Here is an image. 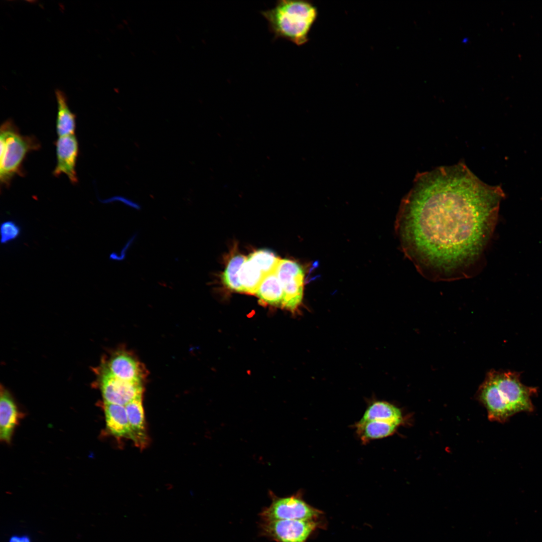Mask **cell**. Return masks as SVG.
<instances>
[{
	"label": "cell",
	"mask_w": 542,
	"mask_h": 542,
	"mask_svg": "<svg viewBox=\"0 0 542 542\" xmlns=\"http://www.w3.org/2000/svg\"><path fill=\"white\" fill-rule=\"evenodd\" d=\"M505 194L463 162L418 173L395 224L402 252L425 278L449 281L478 273Z\"/></svg>",
	"instance_id": "cell-1"
},
{
	"label": "cell",
	"mask_w": 542,
	"mask_h": 542,
	"mask_svg": "<svg viewBox=\"0 0 542 542\" xmlns=\"http://www.w3.org/2000/svg\"><path fill=\"white\" fill-rule=\"evenodd\" d=\"M261 14L275 38L284 39L297 46L309 41V33L318 17L317 8L306 1H278L273 8Z\"/></svg>",
	"instance_id": "cell-2"
},
{
	"label": "cell",
	"mask_w": 542,
	"mask_h": 542,
	"mask_svg": "<svg viewBox=\"0 0 542 542\" xmlns=\"http://www.w3.org/2000/svg\"><path fill=\"white\" fill-rule=\"evenodd\" d=\"M41 145L33 136H24L11 119L0 128V181L8 187L16 175L23 176L22 165L27 155L40 149Z\"/></svg>",
	"instance_id": "cell-3"
},
{
	"label": "cell",
	"mask_w": 542,
	"mask_h": 542,
	"mask_svg": "<svg viewBox=\"0 0 542 542\" xmlns=\"http://www.w3.org/2000/svg\"><path fill=\"white\" fill-rule=\"evenodd\" d=\"M503 399L515 414L534 411L531 397L537 393V388L526 386L520 381L519 373L511 371H492Z\"/></svg>",
	"instance_id": "cell-4"
},
{
	"label": "cell",
	"mask_w": 542,
	"mask_h": 542,
	"mask_svg": "<svg viewBox=\"0 0 542 542\" xmlns=\"http://www.w3.org/2000/svg\"><path fill=\"white\" fill-rule=\"evenodd\" d=\"M270 505L264 507L259 515L261 521L276 520H313L320 511L307 504L300 494L278 497L270 493Z\"/></svg>",
	"instance_id": "cell-5"
},
{
	"label": "cell",
	"mask_w": 542,
	"mask_h": 542,
	"mask_svg": "<svg viewBox=\"0 0 542 542\" xmlns=\"http://www.w3.org/2000/svg\"><path fill=\"white\" fill-rule=\"evenodd\" d=\"M275 273L284 292L281 307L293 312L297 311L303 298L305 282L303 267L295 261L280 259Z\"/></svg>",
	"instance_id": "cell-6"
},
{
	"label": "cell",
	"mask_w": 542,
	"mask_h": 542,
	"mask_svg": "<svg viewBox=\"0 0 542 542\" xmlns=\"http://www.w3.org/2000/svg\"><path fill=\"white\" fill-rule=\"evenodd\" d=\"M314 520L261 521L260 534L276 542H306L317 527Z\"/></svg>",
	"instance_id": "cell-7"
},
{
	"label": "cell",
	"mask_w": 542,
	"mask_h": 542,
	"mask_svg": "<svg viewBox=\"0 0 542 542\" xmlns=\"http://www.w3.org/2000/svg\"><path fill=\"white\" fill-rule=\"evenodd\" d=\"M99 373L104 402L125 406L134 399L142 398L144 389L142 382L120 379L101 368Z\"/></svg>",
	"instance_id": "cell-8"
},
{
	"label": "cell",
	"mask_w": 542,
	"mask_h": 542,
	"mask_svg": "<svg viewBox=\"0 0 542 542\" xmlns=\"http://www.w3.org/2000/svg\"><path fill=\"white\" fill-rule=\"evenodd\" d=\"M122 380L142 382L147 375L144 365L132 353L124 349L112 353L101 367Z\"/></svg>",
	"instance_id": "cell-9"
},
{
	"label": "cell",
	"mask_w": 542,
	"mask_h": 542,
	"mask_svg": "<svg viewBox=\"0 0 542 542\" xmlns=\"http://www.w3.org/2000/svg\"><path fill=\"white\" fill-rule=\"evenodd\" d=\"M55 146L56 165L53 175L58 177L65 174L72 184H76L78 182L76 168L79 152L77 138L75 134L59 137Z\"/></svg>",
	"instance_id": "cell-10"
},
{
	"label": "cell",
	"mask_w": 542,
	"mask_h": 542,
	"mask_svg": "<svg viewBox=\"0 0 542 542\" xmlns=\"http://www.w3.org/2000/svg\"><path fill=\"white\" fill-rule=\"evenodd\" d=\"M480 398L490 421L504 423L514 415L501 396L492 371L481 386Z\"/></svg>",
	"instance_id": "cell-11"
},
{
	"label": "cell",
	"mask_w": 542,
	"mask_h": 542,
	"mask_svg": "<svg viewBox=\"0 0 542 542\" xmlns=\"http://www.w3.org/2000/svg\"><path fill=\"white\" fill-rule=\"evenodd\" d=\"M125 407L130 430V440L137 447L143 449L148 444V436L142 398L129 402Z\"/></svg>",
	"instance_id": "cell-12"
},
{
	"label": "cell",
	"mask_w": 542,
	"mask_h": 542,
	"mask_svg": "<svg viewBox=\"0 0 542 542\" xmlns=\"http://www.w3.org/2000/svg\"><path fill=\"white\" fill-rule=\"evenodd\" d=\"M19 418V413L15 401L9 392L1 386L0 438L2 441L10 442Z\"/></svg>",
	"instance_id": "cell-13"
},
{
	"label": "cell",
	"mask_w": 542,
	"mask_h": 542,
	"mask_svg": "<svg viewBox=\"0 0 542 542\" xmlns=\"http://www.w3.org/2000/svg\"><path fill=\"white\" fill-rule=\"evenodd\" d=\"M104 411L108 432L116 437L130 439V430L125 406L104 402Z\"/></svg>",
	"instance_id": "cell-14"
},
{
	"label": "cell",
	"mask_w": 542,
	"mask_h": 542,
	"mask_svg": "<svg viewBox=\"0 0 542 542\" xmlns=\"http://www.w3.org/2000/svg\"><path fill=\"white\" fill-rule=\"evenodd\" d=\"M399 423L372 420L364 422H358L355 427L356 432L361 441L366 443L370 440L388 437L395 431Z\"/></svg>",
	"instance_id": "cell-15"
},
{
	"label": "cell",
	"mask_w": 542,
	"mask_h": 542,
	"mask_svg": "<svg viewBox=\"0 0 542 542\" xmlns=\"http://www.w3.org/2000/svg\"><path fill=\"white\" fill-rule=\"evenodd\" d=\"M57 103L56 132L58 137L74 134L76 115L70 110L65 94L61 90H55Z\"/></svg>",
	"instance_id": "cell-16"
},
{
	"label": "cell",
	"mask_w": 542,
	"mask_h": 542,
	"mask_svg": "<svg viewBox=\"0 0 542 542\" xmlns=\"http://www.w3.org/2000/svg\"><path fill=\"white\" fill-rule=\"evenodd\" d=\"M255 294L265 304L282 306L284 292L275 272L264 277Z\"/></svg>",
	"instance_id": "cell-17"
},
{
	"label": "cell",
	"mask_w": 542,
	"mask_h": 542,
	"mask_svg": "<svg viewBox=\"0 0 542 542\" xmlns=\"http://www.w3.org/2000/svg\"><path fill=\"white\" fill-rule=\"evenodd\" d=\"M265 276L259 266L246 257L238 272L242 292L255 294Z\"/></svg>",
	"instance_id": "cell-18"
},
{
	"label": "cell",
	"mask_w": 542,
	"mask_h": 542,
	"mask_svg": "<svg viewBox=\"0 0 542 542\" xmlns=\"http://www.w3.org/2000/svg\"><path fill=\"white\" fill-rule=\"evenodd\" d=\"M378 420L396 422L400 424L401 413L394 405L383 401H376L366 410L359 422Z\"/></svg>",
	"instance_id": "cell-19"
},
{
	"label": "cell",
	"mask_w": 542,
	"mask_h": 542,
	"mask_svg": "<svg viewBox=\"0 0 542 542\" xmlns=\"http://www.w3.org/2000/svg\"><path fill=\"white\" fill-rule=\"evenodd\" d=\"M246 257L237 254L233 255L229 259L222 275V280L224 284L229 289L242 292V288L238 280V272L246 260Z\"/></svg>",
	"instance_id": "cell-20"
},
{
	"label": "cell",
	"mask_w": 542,
	"mask_h": 542,
	"mask_svg": "<svg viewBox=\"0 0 542 542\" xmlns=\"http://www.w3.org/2000/svg\"><path fill=\"white\" fill-rule=\"evenodd\" d=\"M247 258L257 264L265 276L275 272L280 259L268 249H259L249 255Z\"/></svg>",
	"instance_id": "cell-21"
},
{
	"label": "cell",
	"mask_w": 542,
	"mask_h": 542,
	"mask_svg": "<svg viewBox=\"0 0 542 542\" xmlns=\"http://www.w3.org/2000/svg\"><path fill=\"white\" fill-rule=\"evenodd\" d=\"M21 232L20 227L13 221L3 222L1 225V242L5 244L15 240Z\"/></svg>",
	"instance_id": "cell-22"
},
{
	"label": "cell",
	"mask_w": 542,
	"mask_h": 542,
	"mask_svg": "<svg viewBox=\"0 0 542 542\" xmlns=\"http://www.w3.org/2000/svg\"><path fill=\"white\" fill-rule=\"evenodd\" d=\"M103 203H109L114 202H119L124 205L132 207L137 210H140L141 206L138 203L122 196H115L104 200H100Z\"/></svg>",
	"instance_id": "cell-23"
},
{
	"label": "cell",
	"mask_w": 542,
	"mask_h": 542,
	"mask_svg": "<svg viewBox=\"0 0 542 542\" xmlns=\"http://www.w3.org/2000/svg\"><path fill=\"white\" fill-rule=\"evenodd\" d=\"M9 542H31V540L30 538L26 535H15L11 537Z\"/></svg>",
	"instance_id": "cell-24"
},
{
	"label": "cell",
	"mask_w": 542,
	"mask_h": 542,
	"mask_svg": "<svg viewBox=\"0 0 542 542\" xmlns=\"http://www.w3.org/2000/svg\"><path fill=\"white\" fill-rule=\"evenodd\" d=\"M134 238L135 235H134V236H133L131 239H130V240L126 243L124 247L122 248L121 251L120 255L118 258V260H122L124 258L126 253L125 252L130 245V244H131L133 240H134Z\"/></svg>",
	"instance_id": "cell-25"
}]
</instances>
